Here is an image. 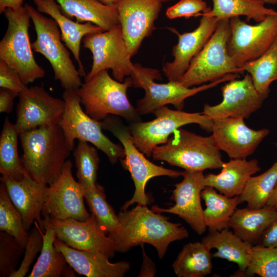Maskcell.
I'll return each instance as SVG.
<instances>
[{
  "label": "cell",
  "mask_w": 277,
  "mask_h": 277,
  "mask_svg": "<svg viewBox=\"0 0 277 277\" xmlns=\"http://www.w3.org/2000/svg\"><path fill=\"white\" fill-rule=\"evenodd\" d=\"M277 277V247L257 244L252 246L245 276Z\"/></svg>",
  "instance_id": "obj_39"
},
{
  "label": "cell",
  "mask_w": 277,
  "mask_h": 277,
  "mask_svg": "<svg viewBox=\"0 0 277 277\" xmlns=\"http://www.w3.org/2000/svg\"><path fill=\"white\" fill-rule=\"evenodd\" d=\"M135 88L145 91L144 97L137 101L136 110L140 115L153 113L156 109L172 104L177 110H182L185 100L197 93L216 87L239 77V74H228L220 79L197 87H186L179 81H169L165 84L155 83L154 80L162 79L159 71L143 67L140 64H133L130 76Z\"/></svg>",
  "instance_id": "obj_5"
},
{
  "label": "cell",
  "mask_w": 277,
  "mask_h": 277,
  "mask_svg": "<svg viewBox=\"0 0 277 277\" xmlns=\"http://www.w3.org/2000/svg\"><path fill=\"white\" fill-rule=\"evenodd\" d=\"M201 195L206 206L203 214L209 231L229 228L231 217L237 206L241 204L239 196L230 197L209 186L204 188Z\"/></svg>",
  "instance_id": "obj_30"
},
{
  "label": "cell",
  "mask_w": 277,
  "mask_h": 277,
  "mask_svg": "<svg viewBox=\"0 0 277 277\" xmlns=\"http://www.w3.org/2000/svg\"><path fill=\"white\" fill-rule=\"evenodd\" d=\"M55 232L56 237L67 246L80 250L99 251L109 259L115 254L112 242L100 228L91 214L86 221L73 218L46 219Z\"/></svg>",
  "instance_id": "obj_21"
},
{
  "label": "cell",
  "mask_w": 277,
  "mask_h": 277,
  "mask_svg": "<svg viewBox=\"0 0 277 277\" xmlns=\"http://www.w3.org/2000/svg\"><path fill=\"white\" fill-rule=\"evenodd\" d=\"M25 247L8 233L0 232V277H10L15 272Z\"/></svg>",
  "instance_id": "obj_40"
},
{
  "label": "cell",
  "mask_w": 277,
  "mask_h": 277,
  "mask_svg": "<svg viewBox=\"0 0 277 277\" xmlns=\"http://www.w3.org/2000/svg\"><path fill=\"white\" fill-rule=\"evenodd\" d=\"M198 27L191 32L180 33L174 28H167L178 37L172 48L174 58L163 65V72L169 81H178L187 70L191 61L201 51L214 33L219 19L203 13Z\"/></svg>",
  "instance_id": "obj_20"
},
{
  "label": "cell",
  "mask_w": 277,
  "mask_h": 277,
  "mask_svg": "<svg viewBox=\"0 0 277 277\" xmlns=\"http://www.w3.org/2000/svg\"><path fill=\"white\" fill-rule=\"evenodd\" d=\"M230 35L229 19H220L208 42L178 81L191 88L214 82L228 74H244V70L235 65L228 54L227 46Z\"/></svg>",
  "instance_id": "obj_7"
},
{
  "label": "cell",
  "mask_w": 277,
  "mask_h": 277,
  "mask_svg": "<svg viewBox=\"0 0 277 277\" xmlns=\"http://www.w3.org/2000/svg\"><path fill=\"white\" fill-rule=\"evenodd\" d=\"M202 242L185 244L172 264L179 277H204L210 274L212 268V253Z\"/></svg>",
  "instance_id": "obj_31"
},
{
  "label": "cell",
  "mask_w": 277,
  "mask_h": 277,
  "mask_svg": "<svg viewBox=\"0 0 277 277\" xmlns=\"http://www.w3.org/2000/svg\"><path fill=\"white\" fill-rule=\"evenodd\" d=\"M143 249V262L141 269L138 276L152 277L154 276L156 268L154 263L146 254L144 249V244L141 245Z\"/></svg>",
  "instance_id": "obj_46"
},
{
  "label": "cell",
  "mask_w": 277,
  "mask_h": 277,
  "mask_svg": "<svg viewBox=\"0 0 277 277\" xmlns=\"http://www.w3.org/2000/svg\"><path fill=\"white\" fill-rule=\"evenodd\" d=\"M19 137L26 172L34 181L49 186L61 174L71 151L61 127L39 126L19 133Z\"/></svg>",
  "instance_id": "obj_2"
},
{
  "label": "cell",
  "mask_w": 277,
  "mask_h": 277,
  "mask_svg": "<svg viewBox=\"0 0 277 277\" xmlns=\"http://www.w3.org/2000/svg\"><path fill=\"white\" fill-rule=\"evenodd\" d=\"M276 183L277 161L263 173L250 177L239 195L240 203L246 202L251 209L264 207Z\"/></svg>",
  "instance_id": "obj_35"
},
{
  "label": "cell",
  "mask_w": 277,
  "mask_h": 277,
  "mask_svg": "<svg viewBox=\"0 0 277 277\" xmlns=\"http://www.w3.org/2000/svg\"><path fill=\"white\" fill-rule=\"evenodd\" d=\"M0 87L16 91L19 94L28 87L19 74L4 61L0 60Z\"/></svg>",
  "instance_id": "obj_43"
},
{
  "label": "cell",
  "mask_w": 277,
  "mask_h": 277,
  "mask_svg": "<svg viewBox=\"0 0 277 277\" xmlns=\"http://www.w3.org/2000/svg\"><path fill=\"white\" fill-rule=\"evenodd\" d=\"M4 13L8 25L0 42V60L14 69L26 85L43 77L45 71L35 61L30 42L28 10L23 6L17 10L7 8Z\"/></svg>",
  "instance_id": "obj_8"
},
{
  "label": "cell",
  "mask_w": 277,
  "mask_h": 277,
  "mask_svg": "<svg viewBox=\"0 0 277 277\" xmlns=\"http://www.w3.org/2000/svg\"><path fill=\"white\" fill-rule=\"evenodd\" d=\"M222 101L215 105L205 104L203 113L211 119L248 118L262 106L266 98L255 89L251 75L228 81L221 88Z\"/></svg>",
  "instance_id": "obj_16"
},
{
  "label": "cell",
  "mask_w": 277,
  "mask_h": 277,
  "mask_svg": "<svg viewBox=\"0 0 277 277\" xmlns=\"http://www.w3.org/2000/svg\"><path fill=\"white\" fill-rule=\"evenodd\" d=\"M154 160L163 161L187 171L221 169L224 162L211 136H203L179 128L153 150Z\"/></svg>",
  "instance_id": "obj_4"
},
{
  "label": "cell",
  "mask_w": 277,
  "mask_h": 277,
  "mask_svg": "<svg viewBox=\"0 0 277 277\" xmlns=\"http://www.w3.org/2000/svg\"><path fill=\"white\" fill-rule=\"evenodd\" d=\"M37 10L49 15L57 23L61 32V37L66 47L72 52L78 66L81 76L86 75L80 58L81 44L88 34L104 31L102 28L91 23L75 22L64 14L55 0H32Z\"/></svg>",
  "instance_id": "obj_24"
},
{
  "label": "cell",
  "mask_w": 277,
  "mask_h": 277,
  "mask_svg": "<svg viewBox=\"0 0 277 277\" xmlns=\"http://www.w3.org/2000/svg\"><path fill=\"white\" fill-rule=\"evenodd\" d=\"M31 17L36 33L31 44L32 49L41 53L49 62L54 79L65 90H77L82 83L80 74L70 58V53L62 42L58 26L52 18H48L32 6H24Z\"/></svg>",
  "instance_id": "obj_9"
},
{
  "label": "cell",
  "mask_w": 277,
  "mask_h": 277,
  "mask_svg": "<svg viewBox=\"0 0 277 277\" xmlns=\"http://www.w3.org/2000/svg\"><path fill=\"white\" fill-rule=\"evenodd\" d=\"M54 245L75 271L87 277H123L130 268L129 262L111 263L109 258L101 251L74 249L56 237Z\"/></svg>",
  "instance_id": "obj_23"
},
{
  "label": "cell",
  "mask_w": 277,
  "mask_h": 277,
  "mask_svg": "<svg viewBox=\"0 0 277 277\" xmlns=\"http://www.w3.org/2000/svg\"><path fill=\"white\" fill-rule=\"evenodd\" d=\"M163 0H116L124 40L131 57L145 37L151 35L162 8Z\"/></svg>",
  "instance_id": "obj_17"
},
{
  "label": "cell",
  "mask_w": 277,
  "mask_h": 277,
  "mask_svg": "<svg viewBox=\"0 0 277 277\" xmlns=\"http://www.w3.org/2000/svg\"><path fill=\"white\" fill-rule=\"evenodd\" d=\"M213 8L203 14L217 19L244 16L248 21H264L268 15L277 14V11L265 6L264 0H211Z\"/></svg>",
  "instance_id": "obj_32"
},
{
  "label": "cell",
  "mask_w": 277,
  "mask_h": 277,
  "mask_svg": "<svg viewBox=\"0 0 277 277\" xmlns=\"http://www.w3.org/2000/svg\"><path fill=\"white\" fill-rule=\"evenodd\" d=\"M63 98L65 108L59 125L71 151L74 149V140L77 139L91 143L102 151L112 164L125 157L123 146L111 141L103 133L101 122L83 111L76 90H65Z\"/></svg>",
  "instance_id": "obj_11"
},
{
  "label": "cell",
  "mask_w": 277,
  "mask_h": 277,
  "mask_svg": "<svg viewBox=\"0 0 277 277\" xmlns=\"http://www.w3.org/2000/svg\"><path fill=\"white\" fill-rule=\"evenodd\" d=\"M201 242L210 250H217L212 253L213 257L235 263L239 267L238 274L244 275L249 264L252 244L243 241L229 228L209 231Z\"/></svg>",
  "instance_id": "obj_28"
},
{
  "label": "cell",
  "mask_w": 277,
  "mask_h": 277,
  "mask_svg": "<svg viewBox=\"0 0 277 277\" xmlns=\"http://www.w3.org/2000/svg\"><path fill=\"white\" fill-rule=\"evenodd\" d=\"M0 230L13 236L25 247L28 232L20 213L11 201L5 185L0 184Z\"/></svg>",
  "instance_id": "obj_38"
},
{
  "label": "cell",
  "mask_w": 277,
  "mask_h": 277,
  "mask_svg": "<svg viewBox=\"0 0 277 277\" xmlns=\"http://www.w3.org/2000/svg\"><path fill=\"white\" fill-rule=\"evenodd\" d=\"M213 121L211 136L218 149L226 152L230 159H246L270 132L267 128L254 130L248 127L243 118Z\"/></svg>",
  "instance_id": "obj_19"
},
{
  "label": "cell",
  "mask_w": 277,
  "mask_h": 277,
  "mask_svg": "<svg viewBox=\"0 0 277 277\" xmlns=\"http://www.w3.org/2000/svg\"><path fill=\"white\" fill-rule=\"evenodd\" d=\"M84 199L98 225L106 234L116 229L120 221L117 214L107 202L102 186L96 183L91 189L84 190Z\"/></svg>",
  "instance_id": "obj_36"
},
{
  "label": "cell",
  "mask_w": 277,
  "mask_h": 277,
  "mask_svg": "<svg viewBox=\"0 0 277 277\" xmlns=\"http://www.w3.org/2000/svg\"><path fill=\"white\" fill-rule=\"evenodd\" d=\"M23 2L24 0H0V13L7 8L17 10L23 7Z\"/></svg>",
  "instance_id": "obj_47"
},
{
  "label": "cell",
  "mask_w": 277,
  "mask_h": 277,
  "mask_svg": "<svg viewBox=\"0 0 277 277\" xmlns=\"http://www.w3.org/2000/svg\"><path fill=\"white\" fill-rule=\"evenodd\" d=\"M102 3L106 5H111L114 4L116 0H98Z\"/></svg>",
  "instance_id": "obj_49"
},
{
  "label": "cell",
  "mask_w": 277,
  "mask_h": 277,
  "mask_svg": "<svg viewBox=\"0 0 277 277\" xmlns=\"http://www.w3.org/2000/svg\"><path fill=\"white\" fill-rule=\"evenodd\" d=\"M117 216L118 227L108 234L115 252L125 253L134 246L148 243L162 259L171 243L189 236L181 224L170 222L146 205L137 204L131 210H121Z\"/></svg>",
  "instance_id": "obj_1"
},
{
  "label": "cell",
  "mask_w": 277,
  "mask_h": 277,
  "mask_svg": "<svg viewBox=\"0 0 277 277\" xmlns=\"http://www.w3.org/2000/svg\"><path fill=\"white\" fill-rule=\"evenodd\" d=\"M13 204L20 213L26 230L28 232L36 221L43 231L41 218L48 187L33 180L27 173L20 181L1 177Z\"/></svg>",
  "instance_id": "obj_22"
},
{
  "label": "cell",
  "mask_w": 277,
  "mask_h": 277,
  "mask_svg": "<svg viewBox=\"0 0 277 277\" xmlns=\"http://www.w3.org/2000/svg\"><path fill=\"white\" fill-rule=\"evenodd\" d=\"M100 122L103 129L111 132L121 143L125 157L120 161L123 168L130 172L135 186L133 195L124 203L121 210H127L134 203L146 206L151 203V199L145 192L146 184L150 179L182 176L181 171L156 165L147 159L134 144L128 126L125 125L119 116L109 115Z\"/></svg>",
  "instance_id": "obj_6"
},
{
  "label": "cell",
  "mask_w": 277,
  "mask_h": 277,
  "mask_svg": "<svg viewBox=\"0 0 277 277\" xmlns=\"http://www.w3.org/2000/svg\"><path fill=\"white\" fill-rule=\"evenodd\" d=\"M152 113L156 117L154 120L132 122L128 126L134 144L148 157L156 146L165 144L174 131L184 125L197 124L205 131H212L213 121L203 112H187L165 106Z\"/></svg>",
  "instance_id": "obj_10"
},
{
  "label": "cell",
  "mask_w": 277,
  "mask_h": 277,
  "mask_svg": "<svg viewBox=\"0 0 277 277\" xmlns=\"http://www.w3.org/2000/svg\"><path fill=\"white\" fill-rule=\"evenodd\" d=\"M14 124L5 117L0 136V173L2 177L14 181L22 180L26 173L17 153V137Z\"/></svg>",
  "instance_id": "obj_33"
},
{
  "label": "cell",
  "mask_w": 277,
  "mask_h": 277,
  "mask_svg": "<svg viewBox=\"0 0 277 277\" xmlns=\"http://www.w3.org/2000/svg\"><path fill=\"white\" fill-rule=\"evenodd\" d=\"M266 3L269 4H276L277 3V0H264Z\"/></svg>",
  "instance_id": "obj_50"
},
{
  "label": "cell",
  "mask_w": 277,
  "mask_h": 277,
  "mask_svg": "<svg viewBox=\"0 0 277 277\" xmlns=\"http://www.w3.org/2000/svg\"><path fill=\"white\" fill-rule=\"evenodd\" d=\"M241 68L251 75L256 90L267 98L270 84L277 80V38L261 56L245 63Z\"/></svg>",
  "instance_id": "obj_34"
},
{
  "label": "cell",
  "mask_w": 277,
  "mask_h": 277,
  "mask_svg": "<svg viewBox=\"0 0 277 277\" xmlns=\"http://www.w3.org/2000/svg\"><path fill=\"white\" fill-rule=\"evenodd\" d=\"M277 216V211L267 206L259 208H237L229 221V228L243 241L260 244L262 236Z\"/></svg>",
  "instance_id": "obj_27"
},
{
  "label": "cell",
  "mask_w": 277,
  "mask_h": 277,
  "mask_svg": "<svg viewBox=\"0 0 277 277\" xmlns=\"http://www.w3.org/2000/svg\"><path fill=\"white\" fill-rule=\"evenodd\" d=\"M65 102L53 97L43 86H34L19 94L14 124L19 133L39 127L59 124Z\"/></svg>",
  "instance_id": "obj_15"
},
{
  "label": "cell",
  "mask_w": 277,
  "mask_h": 277,
  "mask_svg": "<svg viewBox=\"0 0 277 277\" xmlns=\"http://www.w3.org/2000/svg\"><path fill=\"white\" fill-rule=\"evenodd\" d=\"M96 148L86 141L78 140L73 150L77 182L84 190L91 189L96 183L100 157Z\"/></svg>",
  "instance_id": "obj_37"
},
{
  "label": "cell",
  "mask_w": 277,
  "mask_h": 277,
  "mask_svg": "<svg viewBox=\"0 0 277 277\" xmlns=\"http://www.w3.org/2000/svg\"><path fill=\"white\" fill-rule=\"evenodd\" d=\"M231 35L227 49L239 68L265 53L277 38V14L268 15L256 25H249L240 16L229 19Z\"/></svg>",
  "instance_id": "obj_13"
},
{
  "label": "cell",
  "mask_w": 277,
  "mask_h": 277,
  "mask_svg": "<svg viewBox=\"0 0 277 277\" xmlns=\"http://www.w3.org/2000/svg\"><path fill=\"white\" fill-rule=\"evenodd\" d=\"M43 245L40 255L28 277H75L74 270L64 254L54 245V228L46 219H43Z\"/></svg>",
  "instance_id": "obj_29"
},
{
  "label": "cell",
  "mask_w": 277,
  "mask_h": 277,
  "mask_svg": "<svg viewBox=\"0 0 277 277\" xmlns=\"http://www.w3.org/2000/svg\"><path fill=\"white\" fill-rule=\"evenodd\" d=\"M35 227L28 231V240L26 243L24 255L18 268L14 272L10 277H24L29 271L30 266L35 259L38 253L41 251L43 245V232L34 222Z\"/></svg>",
  "instance_id": "obj_41"
},
{
  "label": "cell",
  "mask_w": 277,
  "mask_h": 277,
  "mask_svg": "<svg viewBox=\"0 0 277 277\" xmlns=\"http://www.w3.org/2000/svg\"><path fill=\"white\" fill-rule=\"evenodd\" d=\"M132 86L130 76L120 82L113 79L105 69L85 81L76 92L85 112L92 118L100 122L109 115H114L132 123L140 121L141 118L127 95L128 89Z\"/></svg>",
  "instance_id": "obj_3"
},
{
  "label": "cell",
  "mask_w": 277,
  "mask_h": 277,
  "mask_svg": "<svg viewBox=\"0 0 277 277\" xmlns=\"http://www.w3.org/2000/svg\"><path fill=\"white\" fill-rule=\"evenodd\" d=\"M72 163L67 160L58 177L48 187L42 215L44 219L86 221L91 215L84 205V190L72 175Z\"/></svg>",
  "instance_id": "obj_14"
},
{
  "label": "cell",
  "mask_w": 277,
  "mask_h": 277,
  "mask_svg": "<svg viewBox=\"0 0 277 277\" xmlns=\"http://www.w3.org/2000/svg\"><path fill=\"white\" fill-rule=\"evenodd\" d=\"M260 244L277 247V216L264 232Z\"/></svg>",
  "instance_id": "obj_45"
},
{
  "label": "cell",
  "mask_w": 277,
  "mask_h": 277,
  "mask_svg": "<svg viewBox=\"0 0 277 277\" xmlns=\"http://www.w3.org/2000/svg\"><path fill=\"white\" fill-rule=\"evenodd\" d=\"M208 7L203 0H181L168 8L166 15L169 19L184 17L188 19L192 16H198L201 13L210 11Z\"/></svg>",
  "instance_id": "obj_42"
},
{
  "label": "cell",
  "mask_w": 277,
  "mask_h": 277,
  "mask_svg": "<svg viewBox=\"0 0 277 277\" xmlns=\"http://www.w3.org/2000/svg\"><path fill=\"white\" fill-rule=\"evenodd\" d=\"M266 206L273 208L277 211V183L266 204Z\"/></svg>",
  "instance_id": "obj_48"
},
{
  "label": "cell",
  "mask_w": 277,
  "mask_h": 277,
  "mask_svg": "<svg viewBox=\"0 0 277 277\" xmlns=\"http://www.w3.org/2000/svg\"><path fill=\"white\" fill-rule=\"evenodd\" d=\"M183 180L174 185L171 196L174 205L169 208L153 206L151 209L158 213L167 212L178 215L183 219L198 234L206 230L201 205V192L206 187L202 171L182 172Z\"/></svg>",
  "instance_id": "obj_18"
},
{
  "label": "cell",
  "mask_w": 277,
  "mask_h": 277,
  "mask_svg": "<svg viewBox=\"0 0 277 277\" xmlns=\"http://www.w3.org/2000/svg\"><path fill=\"white\" fill-rule=\"evenodd\" d=\"M19 93L11 90L1 88L0 89V112L10 113L13 107V101L19 96Z\"/></svg>",
  "instance_id": "obj_44"
},
{
  "label": "cell",
  "mask_w": 277,
  "mask_h": 277,
  "mask_svg": "<svg viewBox=\"0 0 277 277\" xmlns=\"http://www.w3.org/2000/svg\"><path fill=\"white\" fill-rule=\"evenodd\" d=\"M82 41L84 47L90 51L93 59L91 70L85 76V81L105 69H111L114 78L120 82L130 76L133 64L120 24L107 31L88 34Z\"/></svg>",
  "instance_id": "obj_12"
},
{
  "label": "cell",
  "mask_w": 277,
  "mask_h": 277,
  "mask_svg": "<svg viewBox=\"0 0 277 277\" xmlns=\"http://www.w3.org/2000/svg\"><path fill=\"white\" fill-rule=\"evenodd\" d=\"M260 170L256 159H230L224 162L220 173L205 175V186L230 197L239 196L250 177Z\"/></svg>",
  "instance_id": "obj_25"
},
{
  "label": "cell",
  "mask_w": 277,
  "mask_h": 277,
  "mask_svg": "<svg viewBox=\"0 0 277 277\" xmlns=\"http://www.w3.org/2000/svg\"><path fill=\"white\" fill-rule=\"evenodd\" d=\"M62 13L77 22L91 23L105 31L120 24L118 12L115 4L106 5L98 0H55Z\"/></svg>",
  "instance_id": "obj_26"
},
{
  "label": "cell",
  "mask_w": 277,
  "mask_h": 277,
  "mask_svg": "<svg viewBox=\"0 0 277 277\" xmlns=\"http://www.w3.org/2000/svg\"><path fill=\"white\" fill-rule=\"evenodd\" d=\"M169 1H171V0H163V2H164Z\"/></svg>",
  "instance_id": "obj_51"
}]
</instances>
